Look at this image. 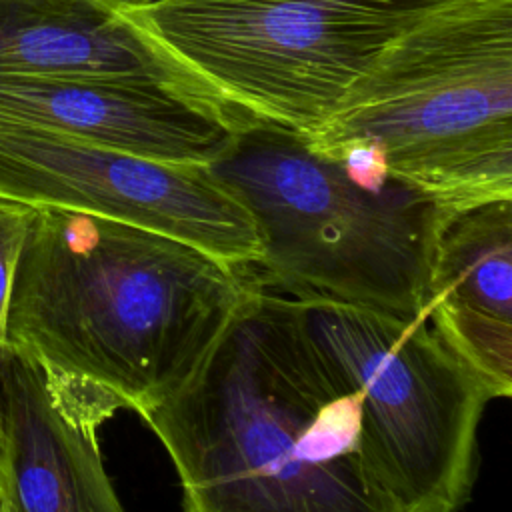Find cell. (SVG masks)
<instances>
[{"mask_svg":"<svg viewBox=\"0 0 512 512\" xmlns=\"http://www.w3.org/2000/svg\"><path fill=\"white\" fill-rule=\"evenodd\" d=\"M34 208L32 204L0 196V360L6 354V312L14 272Z\"/></svg>","mask_w":512,"mask_h":512,"instance_id":"7c38bea8","label":"cell"},{"mask_svg":"<svg viewBox=\"0 0 512 512\" xmlns=\"http://www.w3.org/2000/svg\"><path fill=\"white\" fill-rule=\"evenodd\" d=\"M120 408L58 396L20 352L0 360L2 512H124L98 430Z\"/></svg>","mask_w":512,"mask_h":512,"instance_id":"9c48e42d","label":"cell"},{"mask_svg":"<svg viewBox=\"0 0 512 512\" xmlns=\"http://www.w3.org/2000/svg\"><path fill=\"white\" fill-rule=\"evenodd\" d=\"M0 130L58 134L176 164H212L236 134L182 88L104 76L2 74Z\"/></svg>","mask_w":512,"mask_h":512,"instance_id":"ba28073f","label":"cell"},{"mask_svg":"<svg viewBox=\"0 0 512 512\" xmlns=\"http://www.w3.org/2000/svg\"><path fill=\"white\" fill-rule=\"evenodd\" d=\"M422 314L480 378L512 392V198L446 212L432 246Z\"/></svg>","mask_w":512,"mask_h":512,"instance_id":"30bf717a","label":"cell"},{"mask_svg":"<svg viewBox=\"0 0 512 512\" xmlns=\"http://www.w3.org/2000/svg\"><path fill=\"white\" fill-rule=\"evenodd\" d=\"M108 2H112L114 6H134V4H144L148 0H108Z\"/></svg>","mask_w":512,"mask_h":512,"instance_id":"4fadbf2b","label":"cell"},{"mask_svg":"<svg viewBox=\"0 0 512 512\" xmlns=\"http://www.w3.org/2000/svg\"><path fill=\"white\" fill-rule=\"evenodd\" d=\"M184 240L36 206L6 312V352L64 398H104L144 418L208 354L254 282Z\"/></svg>","mask_w":512,"mask_h":512,"instance_id":"7a4b0ae2","label":"cell"},{"mask_svg":"<svg viewBox=\"0 0 512 512\" xmlns=\"http://www.w3.org/2000/svg\"><path fill=\"white\" fill-rule=\"evenodd\" d=\"M302 138L372 158L448 212L512 198V0L436 8Z\"/></svg>","mask_w":512,"mask_h":512,"instance_id":"3957f363","label":"cell"},{"mask_svg":"<svg viewBox=\"0 0 512 512\" xmlns=\"http://www.w3.org/2000/svg\"><path fill=\"white\" fill-rule=\"evenodd\" d=\"M304 326L356 398L368 458L404 512H458L492 400L424 316L296 298Z\"/></svg>","mask_w":512,"mask_h":512,"instance_id":"8992f818","label":"cell"},{"mask_svg":"<svg viewBox=\"0 0 512 512\" xmlns=\"http://www.w3.org/2000/svg\"><path fill=\"white\" fill-rule=\"evenodd\" d=\"M0 196L162 232L240 268H254L260 258L250 214L200 164L48 132L0 130Z\"/></svg>","mask_w":512,"mask_h":512,"instance_id":"52a82bcc","label":"cell"},{"mask_svg":"<svg viewBox=\"0 0 512 512\" xmlns=\"http://www.w3.org/2000/svg\"><path fill=\"white\" fill-rule=\"evenodd\" d=\"M452 0H148L116 6L232 126H320L380 54Z\"/></svg>","mask_w":512,"mask_h":512,"instance_id":"5b68a950","label":"cell"},{"mask_svg":"<svg viewBox=\"0 0 512 512\" xmlns=\"http://www.w3.org/2000/svg\"><path fill=\"white\" fill-rule=\"evenodd\" d=\"M2 74L104 76L186 90L108 0H0Z\"/></svg>","mask_w":512,"mask_h":512,"instance_id":"8fae6325","label":"cell"},{"mask_svg":"<svg viewBox=\"0 0 512 512\" xmlns=\"http://www.w3.org/2000/svg\"><path fill=\"white\" fill-rule=\"evenodd\" d=\"M142 420L178 472L184 512H404L298 300L258 278L190 378Z\"/></svg>","mask_w":512,"mask_h":512,"instance_id":"6da1fadb","label":"cell"},{"mask_svg":"<svg viewBox=\"0 0 512 512\" xmlns=\"http://www.w3.org/2000/svg\"><path fill=\"white\" fill-rule=\"evenodd\" d=\"M250 214L254 268L292 298H324L424 316L440 204L386 172L312 152L272 124H246L208 164Z\"/></svg>","mask_w":512,"mask_h":512,"instance_id":"277c9868","label":"cell"},{"mask_svg":"<svg viewBox=\"0 0 512 512\" xmlns=\"http://www.w3.org/2000/svg\"><path fill=\"white\" fill-rule=\"evenodd\" d=\"M0 450H2V430H0ZM0 490H2V466H0ZM0 512H2V498H0Z\"/></svg>","mask_w":512,"mask_h":512,"instance_id":"5bb4252c","label":"cell"}]
</instances>
